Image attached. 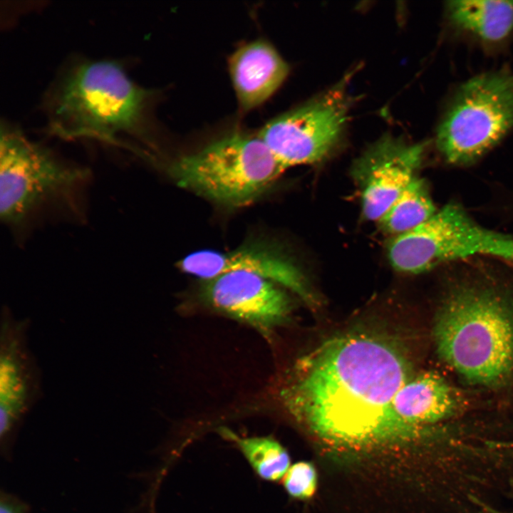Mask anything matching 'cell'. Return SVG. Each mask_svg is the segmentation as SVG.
<instances>
[{"label": "cell", "instance_id": "ac0fdd59", "mask_svg": "<svg viewBox=\"0 0 513 513\" xmlns=\"http://www.w3.org/2000/svg\"><path fill=\"white\" fill-rule=\"evenodd\" d=\"M284 486L292 497L305 499L311 497L316 487V473L307 462H299L289 467L284 479Z\"/></svg>", "mask_w": 513, "mask_h": 513}, {"label": "cell", "instance_id": "8992f818", "mask_svg": "<svg viewBox=\"0 0 513 513\" xmlns=\"http://www.w3.org/2000/svg\"><path fill=\"white\" fill-rule=\"evenodd\" d=\"M513 129V74H480L462 83L437 131V145L450 164L479 159Z\"/></svg>", "mask_w": 513, "mask_h": 513}, {"label": "cell", "instance_id": "7c38bea8", "mask_svg": "<svg viewBox=\"0 0 513 513\" xmlns=\"http://www.w3.org/2000/svg\"><path fill=\"white\" fill-rule=\"evenodd\" d=\"M1 339V440H6L34 403L39 377L26 342L25 326L4 314Z\"/></svg>", "mask_w": 513, "mask_h": 513}, {"label": "cell", "instance_id": "7a4b0ae2", "mask_svg": "<svg viewBox=\"0 0 513 513\" xmlns=\"http://www.w3.org/2000/svg\"><path fill=\"white\" fill-rule=\"evenodd\" d=\"M151 93L111 61H83L66 69L46 98L48 132L65 140L92 139L127 148L141 137Z\"/></svg>", "mask_w": 513, "mask_h": 513}, {"label": "cell", "instance_id": "277c9868", "mask_svg": "<svg viewBox=\"0 0 513 513\" xmlns=\"http://www.w3.org/2000/svg\"><path fill=\"white\" fill-rule=\"evenodd\" d=\"M285 170L259 136L232 133L175 160L167 172L180 187L240 207L261 195Z\"/></svg>", "mask_w": 513, "mask_h": 513}, {"label": "cell", "instance_id": "9c48e42d", "mask_svg": "<svg viewBox=\"0 0 513 513\" xmlns=\"http://www.w3.org/2000/svg\"><path fill=\"white\" fill-rule=\"evenodd\" d=\"M200 296L215 311L247 323L265 336L287 320L292 308L285 288L243 271L203 280Z\"/></svg>", "mask_w": 513, "mask_h": 513}, {"label": "cell", "instance_id": "8fae6325", "mask_svg": "<svg viewBox=\"0 0 513 513\" xmlns=\"http://www.w3.org/2000/svg\"><path fill=\"white\" fill-rule=\"evenodd\" d=\"M182 271L202 280L225 272L243 271L270 279L292 291L309 305L317 298L300 269L273 246L250 243L228 252L200 250L177 263Z\"/></svg>", "mask_w": 513, "mask_h": 513}, {"label": "cell", "instance_id": "ba28073f", "mask_svg": "<svg viewBox=\"0 0 513 513\" xmlns=\"http://www.w3.org/2000/svg\"><path fill=\"white\" fill-rule=\"evenodd\" d=\"M348 102L342 86L269 121L259 137L286 169L323 159L341 138Z\"/></svg>", "mask_w": 513, "mask_h": 513}, {"label": "cell", "instance_id": "52a82bcc", "mask_svg": "<svg viewBox=\"0 0 513 513\" xmlns=\"http://www.w3.org/2000/svg\"><path fill=\"white\" fill-rule=\"evenodd\" d=\"M392 266L418 274L442 263L486 255L513 261V237L481 226L460 205L446 204L387 246Z\"/></svg>", "mask_w": 513, "mask_h": 513}, {"label": "cell", "instance_id": "9a60e30c", "mask_svg": "<svg viewBox=\"0 0 513 513\" xmlns=\"http://www.w3.org/2000/svg\"><path fill=\"white\" fill-rule=\"evenodd\" d=\"M450 24L484 43L497 44L513 31V1H450Z\"/></svg>", "mask_w": 513, "mask_h": 513}, {"label": "cell", "instance_id": "6da1fadb", "mask_svg": "<svg viewBox=\"0 0 513 513\" xmlns=\"http://www.w3.org/2000/svg\"><path fill=\"white\" fill-rule=\"evenodd\" d=\"M413 375L405 353L388 339L345 333L299 357L284 375L278 396L296 421L328 442H403L425 430L407 424L393 409L397 393Z\"/></svg>", "mask_w": 513, "mask_h": 513}, {"label": "cell", "instance_id": "3957f363", "mask_svg": "<svg viewBox=\"0 0 513 513\" xmlns=\"http://www.w3.org/2000/svg\"><path fill=\"white\" fill-rule=\"evenodd\" d=\"M434 336L440 356L470 382L494 385L513 371V306L492 289H455Z\"/></svg>", "mask_w": 513, "mask_h": 513}, {"label": "cell", "instance_id": "4fadbf2b", "mask_svg": "<svg viewBox=\"0 0 513 513\" xmlns=\"http://www.w3.org/2000/svg\"><path fill=\"white\" fill-rule=\"evenodd\" d=\"M229 68L240 107L244 110L268 99L289 73L287 63L264 40L239 48L229 60Z\"/></svg>", "mask_w": 513, "mask_h": 513}, {"label": "cell", "instance_id": "2e32d148", "mask_svg": "<svg viewBox=\"0 0 513 513\" xmlns=\"http://www.w3.org/2000/svg\"><path fill=\"white\" fill-rule=\"evenodd\" d=\"M436 211L426 182L416 176L378 222L384 232L395 237L418 227Z\"/></svg>", "mask_w": 513, "mask_h": 513}, {"label": "cell", "instance_id": "5b68a950", "mask_svg": "<svg viewBox=\"0 0 513 513\" xmlns=\"http://www.w3.org/2000/svg\"><path fill=\"white\" fill-rule=\"evenodd\" d=\"M89 176L21 131L2 125L0 138V217L19 226L49 203L71 195Z\"/></svg>", "mask_w": 513, "mask_h": 513}, {"label": "cell", "instance_id": "d6986e66", "mask_svg": "<svg viewBox=\"0 0 513 513\" xmlns=\"http://www.w3.org/2000/svg\"><path fill=\"white\" fill-rule=\"evenodd\" d=\"M0 513H26L24 504L16 497L2 493L0 500Z\"/></svg>", "mask_w": 513, "mask_h": 513}, {"label": "cell", "instance_id": "30bf717a", "mask_svg": "<svg viewBox=\"0 0 513 513\" xmlns=\"http://www.w3.org/2000/svg\"><path fill=\"white\" fill-rule=\"evenodd\" d=\"M425 151L423 144H408L387 135L368 148L353 165L361 190L364 217L379 221L416 177Z\"/></svg>", "mask_w": 513, "mask_h": 513}, {"label": "cell", "instance_id": "e0dca14e", "mask_svg": "<svg viewBox=\"0 0 513 513\" xmlns=\"http://www.w3.org/2000/svg\"><path fill=\"white\" fill-rule=\"evenodd\" d=\"M219 433L236 444L261 479L277 481L289 470V455L275 439L270 437H241L227 428H221Z\"/></svg>", "mask_w": 513, "mask_h": 513}, {"label": "cell", "instance_id": "5bb4252c", "mask_svg": "<svg viewBox=\"0 0 513 513\" xmlns=\"http://www.w3.org/2000/svg\"><path fill=\"white\" fill-rule=\"evenodd\" d=\"M456 395L449 384L435 373L413 375L397 393L393 409L408 425H426L452 415L457 407Z\"/></svg>", "mask_w": 513, "mask_h": 513}]
</instances>
